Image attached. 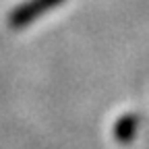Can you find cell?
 I'll return each instance as SVG.
<instances>
[{"mask_svg":"<svg viewBox=\"0 0 149 149\" xmlns=\"http://www.w3.org/2000/svg\"><path fill=\"white\" fill-rule=\"evenodd\" d=\"M139 116L137 114H124L114 122V128H112V135L118 143H130L137 133H139Z\"/></svg>","mask_w":149,"mask_h":149,"instance_id":"obj_2","label":"cell"},{"mask_svg":"<svg viewBox=\"0 0 149 149\" xmlns=\"http://www.w3.org/2000/svg\"><path fill=\"white\" fill-rule=\"evenodd\" d=\"M58 2H62V0H31V2H25L23 6L13 10L8 23H10V27H25L31 21H35L42 13L54 8Z\"/></svg>","mask_w":149,"mask_h":149,"instance_id":"obj_1","label":"cell"}]
</instances>
